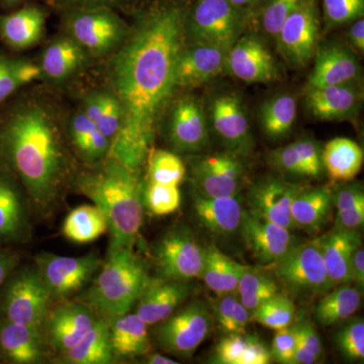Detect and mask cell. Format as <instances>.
I'll use <instances>...</instances> for the list:
<instances>
[{
    "label": "cell",
    "mask_w": 364,
    "mask_h": 364,
    "mask_svg": "<svg viewBox=\"0 0 364 364\" xmlns=\"http://www.w3.org/2000/svg\"><path fill=\"white\" fill-rule=\"evenodd\" d=\"M183 33L181 7H160L143 21L112 60V95L121 105L122 122L109 157L136 173L147 160L160 116L177 87Z\"/></svg>",
    "instance_id": "obj_1"
},
{
    "label": "cell",
    "mask_w": 364,
    "mask_h": 364,
    "mask_svg": "<svg viewBox=\"0 0 364 364\" xmlns=\"http://www.w3.org/2000/svg\"><path fill=\"white\" fill-rule=\"evenodd\" d=\"M0 154L20 178L28 202L41 217L56 207L67 173V156L58 129L37 107L16 109L0 128Z\"/></svg>",
    "instance_id": "obj_2"
},
{
    "label": "cell",
    "mask_w": 364,
    "mask_h": 364,
    "mask_svg": "<svg viewBox=\"0 0 364 364\" xmlns=\"http://www.w3.org/2000/svg\"><path fill=\"white\" fill-rule=\"evenodd\" d=\"M76 184L105 215L109 246L133 249L144 218V188L136 172L107 157L100 168L79 177Z\"/></svg>",
    "instance_id": "obj_3"
},
{
    "label": "cell",
    "mask_w": 364,
    "mask_h": 364,
    "mask_svg": "<svg viewBox=\"0 0 364 364\" xmlns=\"http://www.w3.org/2000/svg\"><path fill=\"white\" fill-rule=\"evenodd\" d=\"M152 279L133 249L109 246L92 284L76 299L109 320L131 312Z\"/></svg>",
    "instance_id": "obj_4"
},
{
    "label": "cell",
    "mask_w": 364,
    "mask_h": 364,
    "mask_svg": "<svg viewBox=\"0 0 364 364\" xmlns=\"http://www.w3.org/2000/svg\"><path fill=\"white\" fill-rule=\"evenodd\" d=\"M0 289L1 317L44 329L46 318L54 301L35 265L16 267Z\"/></svg>",
    "instance_id": "obj_5"
},
{
    "label": "cell",
    "mask_w": 364,
    "mask_h": 364,
    "mask_svg": "<svg viewBox=\"0 0 364 364\" xmlns=\"http://www.w3.org/2000/svg\"><path fill=\"white\" fill-rule=\"evenodd\" d=\"M102 263V258L97 252L72 257L43 251L33 257V265L54 304L70 299L82 291Z\"/></svg>",
    "instance_id": "obj_6"
},
{
    "label": "cell",
    "mask_w": 364,
    "mask_h": 364,
    "mask_svg": "<svg viewBox=\"0 0 364 364\" xmlns=\"http://www.w3.org/2000/svg\"><path fill=\"white\" fill-rule=\"evenodd\" d=\"M153 260L159 279L188 282L202 277L205 248L188 228L176 226L158 240Z\"/></svg>",
    "instance_id": "obj_7"
},
{
    "label": "cell",
    "mask_w": 364,
    "mask_h": 364,
    "mask_svg": "<svg viewBox=\"0 0 364 364\" xmlns=\"http://www.w3.org/2000/svg\"><path fill=\"white\" fill-rule=\"evenodd\" d=\"M212 324L207 306L193 301L157 324L155 339L163 350L179 358H191L210 334Z\"/></svg>",
    "instance_id": "obj_8"
},
{
    "label": "cell",
    "mask_w": 364,
    "mask_h": 364,
    "mask_svg": "<svg viewBox=\"0 0 364 364\" xmlns=\"http://www.w3.org/2000/svg\"><path fill=\"white\" fill-rule=\"evenodd\" d=\"M67 30L72 39L95 55L114 51L128 33L126 23L109 7L69 9Z\"/></svg>",
    "instance_id": "obj_9"
},
{
    "label": "cell",
    "mask_w": 364,
    "mask_h": 364,
    "mask_svg": "<svg viewBox=\"0 0 364 364\" xmlns=\"http://www.w3.org/2000/svg\"><path fill=\"white\" fill-rule=\"evenodd\" d=\"M280 282L299 296H322L331 289L318 238L294 245L272 267Z\"/></svg>",
    "instance_id": "obj_10"
},
{
    "label": "cell",
    "mask_w": 364,
    "mask_h": 364,
    "mask_svg": "<svg viewBox=\"0 0 364 364\" xmlns=\"http://www.w3.org/2000/svg\"><path fill=\"white\" fill-rule=\"evenodd\" d=\"M188 26L195 43L229 51L243 28V16L228 0H198Z\"/></svg>",
    "instance_id": "obj_11"
},
{
    "label": "cell",
    "mask_w": 364,
    "mask_h": 364,
    "mask_svg": "<svg viewBox=\"0 0 364 364\" xmlns=\"http://www.w3.org/2000/svg\"><path fill=\"white\" fill-rule=\"evenodd\" d=\"M318 20L315 0H301L287 16L277 40L279 51L294 67H304L318 49Z\"/></svg>",
    "instance_id": "obj_12"
},
{
    "label": "cell",
    "mask_w": 364,
    "mask_h": 364,
    "mask_svg": "<svg viewBox=\"0 0 364 364\" xmlns=\"http://www.w3.org/2000/svg\"><path fill=\"white\" fill-rule=\"evenodd\" d=\"M98 318L90 306L77 299L54 304L43 329L50 350L57 354L68 350L90 331Z\"/></svg>",
    "instance_id": "obj_13"
},
{
    "label": "cell",
    "mask_w": 364,
    "mask_h": 364,
    "mask_svg": "<svg viewBox=\"0 0 364 364\" xmlns=\"http://www.w3.org/2000/svg\"><path fill=\"white\" fill-rule=\"evenodd\" d=\"M240 231L246 248L262 267H273L294 246L289 230L252 210H243Z\"/></svg>",
    "instance_id": "obj_14"
},
{
    "label": "cell",
    "mask_w": 364,
    "mask_h": 364,
    "mask_svg": "<svg viewBox=\"0 0 364 364\" xmlns=\"http://www.w3.org/2000/svg\"><path fill=\"white\" fill-rule=\"evenodd\" d=\"M244 176L241 162L228 154L200 158L193 166L195 191L210 198L238 196L243 186Z\"/></svg>",
    "instance_id": "obj_15"
},
{
    "label": "cell",
    "mask_w": 364,
    "mask_h": 364,
    "mask_svg": "<svg viewBox=\"0 0 364 364\" xmlns=\"http://www.w3.org/2000/svg\"><path fill=\"white\" fill-rule=\"evenodd\" d=\"M304 189L305 186L277 177L261 179L249 191V210L291 231L294 228L291 205Z\"/></svg>",
    "instance_id": "obj_16"
},
{
    "label": "cell",
    "mask_w": 364,
    "mask_h": 364,
    "mask_svg": "<svg viewBox=\"0 0 364 364\" xmlns=\"http://www.w3.org/2000/svg\"><path fill=\"white\" fill-rule=\"evenodd\" d=\"M28 200L13 176L0 169V243H25L32 236Z\"/></svg>",
    "instance_id": "obj_17"
},
{
    "label": "cell",
    "mask_w": 364,
    "mask_h": 364,
    "mask_svg": "<svg viewBox=\"0 0 364 364\" xmlns=\"http://www.w3.org/2000/svg\"><path fill=\"white\" fill-rule=\"evenodd\" d=\"M226 67L240 80L265 83L277 78L272 55L264 44L253 36L239 38L227 54Z\"/></svg>",
    "instance_id": "obj_18"
},
{
    "label": "cell",
    "mask_w": 364,
    "mask_h": 364,
    "mask_svg": "<svg viewBox=\"0 0 364 364\" xmlns=\"http://www.w3.org/2000/svg\"><path fill=\"white\" fill-rule=\"evenodd\" d=\"M50 352L43 330L0 316V358L13 364H40Z\"/></svg>",
    "instance_id": "obj_19"
},
{
    "label": "cell",
    "mask_w": 364,
    "mask_h": 364,
    "mask_svg": "<svg viewBox=\"0 0 364 364\" xmlns=\"http://www.w3.org/2000/svg\"><path fill=\"white\" fill-rule=\"evenodd\" d=\"M188 282L152 279L136 304L135 313L149 326L171 316L191 296Z\"/></svg>",
    "instance_id": "obj_20"
},
{
    "label": "cell",
    "mask_w": 364,
    "mask_h": 364,
    "mask_svg": "<svg viewBox=\"0 0 364 364\" xmlns=\"http://www.w3.org/2000/svg\"><path fill=\"white\" fill-rule=\"evenodd\" d=\"M227 54L222 48L200 43L182 48L177 60V87H193L217 77L226 67Z\"/></svg>",
    "instance_id": "obj_21"
},
{
    "label": "cell",
    "mask_w": 364,
    "mask_h": 364,
    "mask_svg": "<svg viewBox=\"0 0 364 364\" xmlns=\"http://www.w3.org/2000/svg\"><path fill=\"white\" fill-rule=\"evenodd\" d=\"M318 242L331 289L351 284L352 255L361 244L358 230L336 226L318 238Z\"/></svg>",
    "instance_id": "obj_22"
},
{
    "label": "cell",
    "mask_w": 364,
    "mask_h": 364,
    "mask_svg": "<svg viewBox=\"0 0 364 364\" xmlns=\"http://www.w3.org/2000/svg\"><path fill=\"white\" fill-rule=\"evenodd\" d=\"M215 131L233 152L242 154L250 148V130L240 98L226 95L215 98L212 105Z\"/></svg>",
    "instance_id": "obj_23"
},
{
    "label": "cell",
    "mask_w": 364,
    "mask_h": 364,
    "mask_svg": "<svg viewBox=\"0 0 364 364\" xmlns=\"http://www.w3.org/2000/svg\"><path fill=\"white\" fill-rule=\"evenodd\" d=\"M316 54L309 87L347 85L358 77L360 66L358 58L343 46H327Z\"/></svg>",
    "instance_id": "obj_24"
},
{
    "label": "cell",
    "mask_w": 364,
    "mask_h": 364,
    "mask_svg": "<svg viewBox=\"0 0 364 364\" xmlns=\"http://www.w3.org/2000/svg\"><path fill=\"white\" fill-rule=\"evenodd\" d=\"M193 200L196 218L210 233L231 236L240 230L244 210L238 196L210 198L195 191Z\"/></svg>",
    "instance_id": "obj_25"
},
{
    "label": "cell",
    "mask_w": 364,
    "mask_h": 364,
    "mask_svg": "<svg viewBox=\"0 0 364 364\" xmlns=\"http://www.w3.org/2000/svg\"><path fill=\"white\" fill-rule=\"evenodd\" d=\"M170 141L186 152L202 149L208 142V130L202 107L193 98H183L172 112Z\"/></svg>",
    "instance_id": "obj_26"
},
{
    "label": "cell",
    "mask_w": 364,
    "mask_h": 364,
    "mask_svg": "<svg viewBox=\"0 0 364 364\" xmlns=\"http://www.w3.org/2000/svg\"><path fill=\"white\" fill-rule=\"evenodd\" d=\"M107 321L116 359L138 358L150 352L149 325L136 313L128 312Z\"/></svg>",
    "instance_id": "obj_27"
},
{
    "label": "cell",
    "mask_w": 364,
    "mask_h": 364,
    "mask_svg": "<svg viewBox=\"0 0 364 364\" xmlns=\"http://www.w3.org/2000/svg\"><path fill=\"white\" fill-rule=\"evenodd\" d=\"M47 13L42 7L28 6L11 14L0 16V38L16 50L37 44L44 33Z\"/></svg>",
    "instance_id": "obj_28"
},
{
    "label": "cell",
    "mask_w": 364,
    "mask_h": 364,
    "mask_svg": "<svg viewBox=\"0 0 364 364\" xmlns=\"http://www.w3.org/2000/svg\"><path fill=\"white\" fill-rule=\"evenodd\" d=\"M359 95L347 85L309 87L306 105L312 114L323 121L344 119L358 109Z\"/></svg>",
    "instance_id": "obj_29"
},
{
    "label": "cell",
    "mask_w": 364,
    "mask_h": 364,
    "mask_svg": "<svg viewBox=\"0 0 364 364\" xmlns=\"http://www.w3.org/2000/svg\"><path fill=\"white\" fill-rule=\"evenodd\" d=\"M63 364H111L117 360L109 340V324L100 317L78 343L57 356Z\"/></svg>",
    "instance_id": "obj_30"
},
{
    "label": "cell",
    "mask_w": 364,
    "mask_h": 364,
    "mask_svg": "<svg viewBox=\"0 0 364 364\" xmlns=\"http://www.w3.org/2000/svg\"><path fill=\"white\" fill-rule=\"evenodd\" d=\"M333 198L331 191L326 188L301 191L291 205L294 226L311 234L320 232L331 218Z\"/></svg>",
    "instance_id": "obj_31"
},
{
    "label": "cell",
    "mask_w": 364,
    "mask_h": 364,
    "mask_svg": "<svg viewBox=\"0 0 364 364\" xmlns=\"http://www.w3.org/2000/svg\"><path fill=\"white\" fill-rule=\"evenodd\" d=\"M248 265L241 264L220 251L215 245L205 249V261L200 279L218 296L236 291L242 273Z\"/></svg>",
    "instance_id": "obj_32"
},
{
    "label": "cell",
    "mask_w": 364,
    "mask_h": 364,
    "mask_svg": "<svg viewBox=\"0 0 364 364\" xmlns=\"http://www.w3.org/2000/svg\"><path fill=\"white\" fill-rule=\"evenodd\" d=\"M322 161L332 181H350L363 167V151L350 139L335 138L326 144Z\"/></svg>",
    "instance_id": "obj_33"
},
{
    "label": "cell",
    "mask_w": 364,
    "mask_h": 364,
    "mask_svg": "<svg viewBox=\"0 0 364 364\" xmlns=\"http://www.w3.org/2000/svg\"><path fill=\"white\" fill-rule=\"evenodd\" d=\"M85 50L72 38H61L48 46L43 55L41 70L53 80H63L80 68Z\"/></svg>",
    "instance_id": "obj_34"
},
{
    "label": "cell",
    "mask_w": 364,
    "mask_h": 364,
    "mask_svg": "<svg viewBox=\"0 0 364 364\" xmlns=\"http://www.w3.org/2000/svg\"><path fill=\"white\" fill-rule=\"evenodd\" d=\"M69 136L74 148L85 161L102 162L109 157L111 141L85 112H78L72 117Z\"/></svg>",
    "instance_id": "obj_35"
},
{
    "label": "cell",
    "mask_w": 364,
    "mask_h": 364,
    "mask_svg": "<svg viewBox=\"0 0 364 364\" xmlns=\"http://www.w3.org/2000/svg\"><path fill=\"white\" fill-rule=\"evenodd\" d=\"M109 231L102 210L95 205H82L72 210L63 222L62 233L69 241L87 244L97 240Z\"/></svg>",
    "instance_id": "obj_36"
},
{
    "label": "cell",
    "mask_w": 364,
    "mask_h": 364,
    "mask_svg": "<svg viewBox=\"0 0 364 364\" xmlns=\"http://www.w3.org/2000/svg\"><path fill=\"white\" fill-rule=\"evenodd\" d=\"M315 308L316 320L323 326H332L346 320L361 305V294L354 287L340 286L322 294Z\"/></svg>",
    "instance_id": "obj_37"
},
{
    "label": "cell",
    "mask_w": 364,
    "mask_h": 364,
    "mask_svg": "<svg viewBox=\"0 0 364 364\" xmlns=\"http://www.w3.org/2000/svg\"><path fill=\"white\" fill-rule=\"evenodd\" d=\"M83 112L112 144L122 122L121 105L117 97L112 93L107 92L91 95L85 100Z\"/></svg>",
    "instance_id": "obj_38"
},
{
    "label": "cell",
    "mask_w": 364,
    "mask_h": 364,
    "mask_svg": "<svg viewBox=\"0 0 364 364\" xmlns=\"http://www.w3.org/2000/svg\"><path fill=\"white\" fill-rule=\"evenodd\" d=\"M235 294H238L239 301L251 313L261 304L279 294L277 282L264 272L248 267L242 273Z\"/></svg>",
    "instance_id": "obj_39"
},
{
    "label": "cell",
    "mask_w": 364,
    "mask_h": 364,
    "mask_svg": "<svg viewBox=\"0 0 364 364\" xmlns=\"http://www.w3.org/2000/svg\"><path fill=\"white\" fill-rule=\"evenodd\" d=\"M296 98L284 95L272 98L261 109L260 123L268 136H280L291 131L296 119Z\"/></svg>",
    "instance_id": "obj_40"
},
{
    "label": "cell",
    "mask_w": 364,
    "mask_h": 364,
    "mask_svg": "<svg viewBox=\"0 0 364 364\" xmlns=\"http://www.w3.org/2000/svg\"><path fill=\"white\" fill-rule=\"evenodd\" d=\"M43 75L40 66L26 60L0 55V104L21 86Z\"/></svg>",
    "instance_id": "obj_41"
},
{
    "label": "cell",
    "mask_w": 364,
    "mask_h": 364,
    "mask_svg": "<svg viewBox=\"0 0 364 364\" xmlns=\"http://www.w3.org/2000/svg\"><path fill=\"white\" fill-rule=\"evenodd\" d=\"M333 200L337 208L336 226L347 230H358L363 226L364 193L360 186H344Z\"/></svg>",
    "instance_id": "obj_42"
},
{
    "label": "cell",
    "mask_w": 364,
    "mask_h": 364,
    "mask_svg": "<svg viewBox=\"0 0 364 364\" xmlns=\"http://www.w3.org/2000/svg\"><path fill=\"white\" fill-rule=\"evenodd\" d=\"M296 306L289 296L277 294L251 313V320L268 329L279 330L293 325Z\"/></svg>",
    "instance_id": "obj_43"
},
{
    "label": "cell",
    "mask_w": 364,
    "mask_h": 364,
    "mask_svg": "<svg viewBox=\"0 0 364 364\" xmlns=\"http://www.w3.org/2000/svg\"><path fill=\"white\" fill-rule=\"evenodd\" d=\"M149 181L178 186L184 181L186 170L183 162L173 153L154 150L148 155Z\"/></svg>",
    "instance_id": "obj_44"
},
{
    "label": "cell",
    "mask_w": 364,
    "mask_h": 364,
    "mask_svg": "<svg viewBox=\"0 0 364 364\" xmlns=\"http://www.w3.org/2000/svg\"><path fill=\"white\" fill-rule=\"evenodd\" d=\"M215 305V320L223 331L245 334L246 327L251 321V312L233 294L219 296Z\"/></svg>",
    "instance_id": "obj_45"
},
{
    "label": "cell",
    "mask_w": 364,
    "mask_h": 364,
    "mask_svg": "<svg viewBox=\"0 0 364 364\" xmlns=\"http://www.w3.org/2000/svg\"><path fill=\"white\" fill-rule=\"evenodd\" d=\"M144 207L152 215L163 217L176 213L181 207V195L178 186L148 181L143 191Z\"/></svg>",
    "instance_id": "obj_46"
},
{
    "label": "cell",
    "mask_w": 364,
    "mask_h": 364,
    "mask_svg": "<svg viewBox=\"0 0 364 364\" xmlns=\"http://www.w3.org/2000/svg\"><path fill=\"white\" fill-rule=\"evenodd\" d=\"M336 343L344 358L351 361L364 359V323L355 321L345 326L336 336Z\"/></svg>",
    "instance_id": "obj_47"
},
{
    "label": "cell",
    "mask_w": 364,
    "mask_h": 364,
    "mask_svg": "<svg viewBox=\"0 0 364 364\" xmlns=\"http://www.w3.org/2000/svg\"><path fill=\"white\" fill-rule=\"evenodd\" d=\"M249 336L247 333H229L223 337L215 349L213 363L219 364H242L244 354L248 346Z\"/></svg>",
    "instance_id": "obj_48"
},
{
    "label": "cell",
    "mask_w": 364,
    "mask_h": 364,
    "mask_svg": "<svg viewBox=\"0 0 364 364\" xmlns=\"http://www.w3.org/2000/svg\"><path fill=\"white\" fill-rule=\"evenodd\" d=\"M299 2L301 0H267L261 18L265 33L277 38L287 16L293 13Z\"/></svg>",
    "instance_id": "obj_49"
},
{
    "label": "cell",
    "mask_w": 364,
    "mask_h": 364,
    "mask_svg": "<svg viewBox=\"0 0 364 364\" xmlns=\"http://www.w3.org/2000/svg\"><path fill=\"white\" fill-rule=\"evenodd\" d=\"M326 21L341 25L363 16L364 0H323Z\"/></svg>",
    "instance_id": "obj_50"
},
{
    "label": "cell",
    "mask_w": 364,
    "mask_h": 364,
    "mask_svg": "<svg viewBox=\"0 0 364 364\" xmlns=\"http://www.w3.org/2000/svg\"><path fill=\"white\" fill-rule=\"evenodd\" d=\"M296 344H298V337H296V326L291 325L277 330L272 341V350H270L272 358L279 363H293Z\"/></svg>",
    "instance_id": "obj_51"
},
{
    "label": "cell",
    "mask_w": 364,
    "mask_h": 364,
    "mask_svg": "<svg viewBox=\"0 0 364 364\" xmlns=\"http://www.w3.org/2000/svg\"><path fill=\"white\" fill-rule=\"evenodd\" d=\"M298 152L299 159L303 163L306 176L318 177L322 174L323 166L322 151L320 150L317 143L311 140H301L294 143Z\"/></svg>",
    "instance_id": "obj_52"
},
{
    "label": "cell",
    "mask_w": 364,
    "mask_h": 364,
    "mask_svg": "<svg viewBox=\"0 0 364 364\" xmlns=\"http://www.w3.org/2000/svg\"><path fill=\"white\" fill-rule=\"evenodd\" d=\"M272 164L282 171L293 176H306L303 163L299 159L294 143L277 149L270 155Z\"/></svg>",
    "instance_id": "obj_53"
},
{
    "label": "cell",
    "mask_w": 364,
    "mask_h": 364,
    "mask_svg": "<svg viewBox=\"0 0 364 364\" xmlns=\"http://www.w3.org/2000/svg\"><path fill=\"white\" fill-rule=\"evenodd\" d=\"M296 326V337H298V344L315 355L316 358L321 359L324 354L322 341L315 327L311 323L301 322Z\"/></svg>",
    "instance_id": "obj_54"
},
{
    "label": "cell",
    "mask_w": 364,
    "mask_h": 364,
    "mask_svg": "<svg viewBox=\"0 0 364 364\" xmlns=\"http://www.w3.org/2000/svg\"><path fill=\"white\" fill-rule=\"evenodd\" d=\"M272 353L267 345L255 335H250L242 364H268L272 363Z\"/></svg>",
    "instance_id": "obj_55"
},
{
    "label": "cell",
    "mask_w": 364,
    "mask_h": 364,
    "mask_svg": "<svg viewBox=\"0 0 364 364\" xmlns=\"http://www.w3.org/2000/svg\"><path fill=\"white\" fill-rule=\"evenodd\" d=\"M20 254L7 249H0V289L20 265Z\"/></svg>",
    "instance_id": "obj_56"
},
{
    "label": "cell",
    "mask_w": 364,
    "mask_h": 364,
    "mask_svg": "<svg viewBox=\"0 0 364 364\" xmlns=\"http://www.w3.org/2000/svg\"><path fill=\"white\" fill-rule=\"evenodd\" d=\"M68 9H87V7H109L117 6L123 0H56Z\"/></svg>",
    "instance_id": "obj_57"
},
{
    "label": "cell",
    "mask_w": 364,
    "mask_h": 364,
    "mask_svg": "<svg viewBox=\"0 0 364 364\" xmlns=\"http://www.w3.org/2000/svg\"><path fill=\"white\" fill-rule=\"evenodd\" d=\"M352 279L359 287H363L364 284V249L363 245H358L354 250L351 260Z\"/></svg>",
    "instance_id": "obj_58"
},
{
    "label": "cell",
    "mask_w": 364,
    "mask_h": 364,
    "mask_svg": "<svg viewBox=\"0 0 364 364\" xmlns=\"http://www.w3.org/2000/svg\"><path fill=\"white\" fill-rule=\"evenodd\" d=\"M349 37L354 47L358 48L359 51L364 50V21L363 18H358L349 31Z\"/></svg>",
    "instance_id": "obj_59"
},
{
    "label": "cell",
    "mask_w": 364,
    "mask_h": 364,
    "mask_svg": "<svg viewBox=\"0 0 364 364\" xmlns=\"http://www.w3.org/2000/svg\"><path fill=\"white\" fill-rule=\"evenodd\" d=\"M320 361V359L316 358L312 353L306 350L301 345L296 344V350H294L293 363L291 364H314Z\"/></svg>",
    "instance_id": "obj_60"
},
{
    "label": "cell",
    "mask_w": 364,
    "mask_h": 364,
    "mask_svg": "<svg viewBox=\"0 0 364 364\" xmlns=\"http://www.w3.org/2000/svg\"><path fill=\"white\" fill-rule=\"evenodd\" d=\"M143 363L148 364H177V361L173 358H167V356L162 355L160 353H151L148 352L145 355H143Z\"/></svg>",
    "instance_id": "obj_61"
},
{
    "label": "cell",
    "mask_w": 364,
    "mask_h": 364,
    "mask_svg": "<svg viewBox=\"0 0 364 364\" xmlns=\"http://www.w3.org/2000/svg\"><path fill=\"white\" fill-rule=\"evenodd\" d=\"M228 1L231 2L233 6L239 7V9H243V7L251 6L257 0H228Z\"/></svg>",
    "instance_id": "obj_62"
},
{
    "label": "cell",
    "mask_w": 364,
    "mask_h": 364,
    "mask_svg": "<svg viewBox=\"0 0 364 364\" xmlns=\"http://www.w3.org/2000/svg\"><path fill=\"white\" fill-rule=\"evenodd\" d=\"M7 4H18V2L23 1V0H4Z\"/></svg>",
    "instance_id": "obj_63"
}]
</instances>
